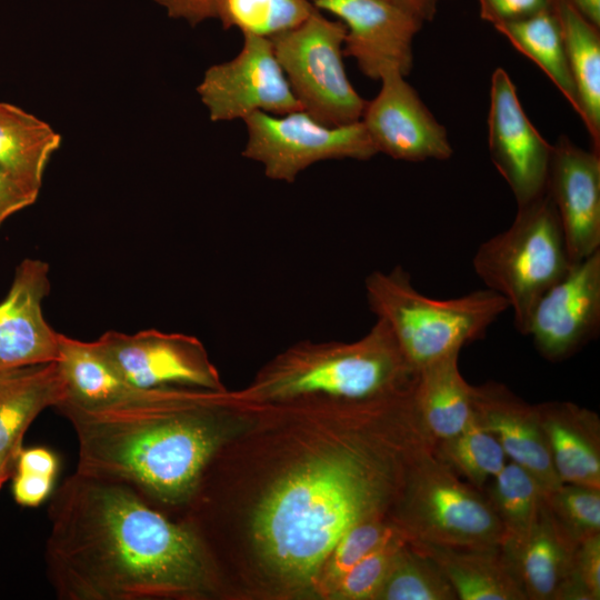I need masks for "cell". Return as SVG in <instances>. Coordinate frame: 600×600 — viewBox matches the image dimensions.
I'll use <instances>...</instances> for the list:
<instances>
[{"instance_id":"obj_1","label":"cell","mask_w":600,"mask_h":600,"mask_svg":"<svg viewBox=\"0 0 600 600\" xmlns=\"http://www.w3.org/2000/svg\"><path fill=\"white\" fill-rule=\"evenodd\" d=\"M48 580L61 600H149L201 593L207 553L182 523L129 486L76 470L50 496Z\"/></svg>"},{"instance_id":"obj_2","label":"cell","mask_w":600,"mask_h":600,"mask_svg":"<svg viewBox=\"0 0 600 600\" xmlns=\"http://www.w3.org/2000/svg\"><path fill=\"white\" fill-rule=\"evenodd\" d=\"M432 441L414 414L372 439H357L299 464L258 504L252 533L280 576L308 581L356 524L380 519L396 500L409 463Z\"/></svg>"},{"instance_id":"obj_3","label":"cell","mask_w":600,"mask_h":600,"mask_svg":"<svg viewBox=\"0 0 600 600\" xmlns=\"http://www.w3.org/2000/svg\"><path fill=\"white\" fill-rule=\"evenodd\" d=\"M218 390L132 388L96 409L59 404L78 442L76 470L119 481L166 514L189 502L221 436Z\"/></svg>"},{"instance_id":"obj_4","label":"cell","mask_w":600,"mask_h":600,"mask_svg":"<svg viewBox=\"0 0 600 600\" xmlns=\"http://www.w3.org/2000/svg\"><path fill=\"white\" fill-rule=\"evenodd\" d=\"M417 373L388 326L377 319L358 341L293 348L252 392L276 401L327 398L367 406L412 392Z\"/></svg>"},{"instance_id":"obj_5","label":"cell","mask_w":600,"mask_h":600,"mask_svg":"<svg viewBox=\"0 0 600 600\" xmlns=\"http://www.w3.org/2000/svg\"><path fill=\"white\" fill-rule=\"evenodd\" d=\"M364 290L370 310L388 326L416 371L480 340L509 309L501 296L487 288L452 299L430 298L413 287L400 266L371 272Z\"/></svg>"},{"instance_id":"obj_6","label":"cell","mask_w":600,"mask_h":600,"mask_svg":"<svg viewBox=\"0 0 600 600\" xmlns=\"http://www.w3.org/2000/svg\"><path fill=\"white\" fill-rule=\"evenodd\" d=\"M571 264L547 191L518 207L509 228L483 241L472 259L476 274L487 289L507 301L514 328L523 336L539 298L567 273Z\"/></svg>"},{"instance_id":"obj_7","label":"cell","mask_w":600,"mask_h":600,"mask_svg":"<svg viewBox=\"0 0 600 600\" xmlns=\"http://www.w3.org/2000/svg\"><path fill=\"white\" fill-rule=\"evenodd\" d=\"M392 523L408 540L448 547L500 546L504 531L486 494L459 478L432 452L409 463L394 500Z\"/></svg>"},{"instance_id":"obj_8","label":"cell","mask_w":600,"mask_h":600,"mask_svg":"<svg viewBox=\"0 0 600 600\" xmlns=\"http://www.w3.org/2000/svg\"><path fill=\"white\" fill-rule=\"evenodd\" d=\"M344 36L340 20L316 9L299 26L270 39L302 110L333 127L360 121L367 102L346 72Z\"/></svg>"},{"instance_id":"obj_9","label":"cell","mask_w":600,"mask_h":600,"mask_svg":"<svg viewBox=\"0 0 600 600\" xmlns=\"http://www.w3.org/2000/svg\"><path fill=\"white\" fill-rule=\"evenodd\" d=\"M242 121L248 136L242 157L260 163L266 177L276 181L292 183L320 161L368 160L378 153L361 121L333 127L304 110L286 114L257 111Z\"/></svg>"},{"instance_id":"obj_10","label":"cell","mask_w":600,"mask_h":600,"mask_svg":"<svg viewBox=\"0 0 600 600\" xmlns=\"http://www.w3.org/2000/svg\"><path fill=\"white\" fill-rule=\"evenodd\" d=\"M213 122L243 120L253 112L286 114L302 110L269 38L243 34L240 52L210 66L197 87Z\"/></svg>"},{"instance_id":"obj_11","label":"cell","mask_w":600,"mask_h":600,"mask_svg":"<svg viewBox=\"0 0 600 600\" xmlns=\"http://www.w3.org/2000/svg\"><path fill=\"white\" fill-rule=\"evenodd\" d=\"M92 346L116 373L139 389L219 390L218 376L194 337L156 329L107 331Z\"/></svg>"},{"instance_id":"obj_12","label":"cell","mask_w":600,"mask_h":600,"mask_svg":"<svg viewBox=\"0 0 600 600\" xmlns=\"http://www.w3.org/2000/svg\"><path fill=\"white\" fill-rule=\"evenodd\" d=\"M488 146L491 160L518 207L547 191L552 146L531 123L514 83L502 68H497L491 77Z\"/></svg>"},{"instance_id":"obj_13","label":"cell","mask_w":600,"mask_h":600,"mask_svg":"<svg viewBox=\"0 0 600 600\" xmlns=\"http://www.w3.org/2000/svg\"><path fill=\"white\" fill-rule=\"evenodd\" d=\"M600 329V250L571 264L534 304L526 336L539 353L563 360L598 336Z\"/></svg>"},{"instance_id":"obj_14","label":"cell","mask_w":600,"mask_h":600,"mask_svg":"<svg viewBox=\"0 0 600 600\" xmlns=\"http://www.w3.org/2000/svg\"><path fill=\"white\" fill-rule=\"evenodd\" d=\"M380 81L378 94L366 102L360 119L377 152L410 162L449 159L453 149L446 128L406 77L389 70Z\"/></svg>"},{"instance_id":"obj_15","label":"cell","mask_w":600,"mask_h":600,"mask_svg":"<svg viewBox=\"0 0 600 600\" xmlns=\"http://www.w3.org/2000/svg\"><path fill=\"white\" fill-rule=\"evenodd\" d=\"M313 6L346 27L343 56L359 70L380 80L389 70L407 77L413 66L412 42L422 22L390 0H313Z\"/></svg>"},{"instance_id":"obj_16","label":"cell","mask_w":600,"mask_h":600,"mask_svg":"<svg viewBox=\"0 0 600 600\" xmlns=\"http://www.w3.org/2000/svg\"><path fill=\"white\" fill-rule=\"evenodd\" d=\"M547 193L572 263L600 250V153L568 137L552 144Z\"/></svg>"},{"instance_id":"obj_17","label":"cell","mask_w":600,"mask_h":600,"mask_svg":"<svg viewBox=\"0 0 600 600\" xmlns=\"http://www.w3.org/2000/svg\"><path fill=\"white\" fill-rule=\"evenodd\" d=\"M49 264L26 258L0 302V371L59 360V337L44 318Z\"/></svg>"},{"instance_id":"obj_18","label":"cell","mask_w":600,"mask_h":600,"mask_svg":"<svg viewBox=\"0 0 600 600\" xmlns=\"http://www.w3.org/2000/svg\"><path fill=\"white\" fill-rule=\"evenodd\" d=\"M472 403L474 421L496 437L508 460L527 470L546 493L563 483L554 469L537 404H529L497 382L473 386Z\"/></svg>"},{"instance_id":"obj_19","label":"cell","mask_w":600,"mask_h":600,"mask_svg":"<svg viewBox=\"0 0 600 600\" xmlns=\"http://www.w3.org/2000/svg\"><path fill=\"white\" fill-rule=\"evenodd\" d=\"M499 547L527 600H557L576 544L556 523L546 501L524 534L504 538Z\"/></svg>"},{"instance_id":"obj_20","label":"cell","mask_w":600,"mask_h":600,"mask_svg":"<svg viewBox=\"0 0 600 600\" xmlns=\"http://www.w3.org/2000/svg\"><path fill=\"white\" fill-rule=\"evenodd\" d=\"M64 398L58 361L0 371V464L14 467L30 424Z\"/></svg>"},{"instance_id":"obj_21","label":"cell","mask_w":600,"mask_h":600,"mask_svg":"<svg viewBox=\"0 0 600 600\" xmlns=\"http://www.w3.org/2000/svg\"><path fill=\"white\" fill-rule=\"evenodd\" d=\"M537 408L560 480L600 489L598 414L569 401H548Z\"/></svg>"},{"instance_id":"obj_22","label":"cell","mask_w":600,"mask_h":600,"mask_svg":"<svg viewBox=\"0 0 600 600\" xmlns=\"http://www.w3.org/2000/svg\"><path fill=\"white\" fill-rule=\"evenodd\" d=\"M459 352L418 370L412 400L418 420L434 443L461 432L473 419L472 388L458 367Z\"/></svg>"},{"instance_id":"obj_23","label":"cell","mask_w":600,"mask_h":600,"mask_svg":"<svg viewBox=\"0 0 600 600\" xmlns=\"http://www.w3.org/2000/svg\"><path fill=\"white\" fill-rule=\"evenodd\" d=\"M441 568L460 600H527L500 547H448L409 540Z\"/></svg>"},{"instance_id":"obj_24","label":"cell","mask_w":600,"mask_h":600,"mask_svg":"<svg viewBox=\"0 0 600 600\" xmlns=\"http://www.w3.org/2000/svg\"><path fill=\"white\" fill-rule=\"evenodd\" d=\"M561 26L578 116L600 153V28L564 0H552Z\"/></svg>"},{"instance_id":"obj_25","label":"cell","mask_w":600,"mask_h":600,"mask_svg":"<svg viewBox=\"0 0 600 600\" xmlns=\"http://www.w3.org/2000/svg\"><path fill=\"white\" fill-rule=\"evenodd\" d=\"M61 136L46 121L21 108L0 102V167L34 193L59 149Z\"/></svg>"},{"instance_id":"obj_26","label":"cell","mask_w":600,"mask_h":600,"mask_svg":"<svg viewBox=\"0 0 600 600\" xmlns=\"http://www.w3.org/2000/svg\"><path fill=\"white\" fill-rule=\"evenodd\" d=\"M58 363L66 384V398L60 404L101 408L119 401L134 388L116 373L92 342L60 333Z\"/></svg>"},{"instance_id":"obj_27","label":"cell","mask_w":600,"mask_h":600,"mask_svg":"<svg viewBox=\"0 0 600 600\" xmlns=\"http://www.w3.org/2000/svg\"><path fill=\"white\" fill-rule=\"evenodd\" d=\"M494 29L547 74L578 113L563 34L553 8Z\"/></svg>"},{"instance_id":"obj_28","label":"cell","mask_w":600,"mask_h":600,"mask_svg":"<svg viewBox=\"0 0 600 600\" xmlns=\"http://www.w3.org/2000/svg\"><path fill=\"white\" fill-rule=\"evenodd\" d=\"M432 452L453 473L479 490H483L509 461L496 437L474 419L458 434L434 442Z\"/></svg>"},{"instance_id":"obj_29","label":"cell","mask_w":600,"mask_h":600,"mask_svg":"<svg viewBox=\"0 0 600 600\" xmlns=\"http://www.w3.org/2000/svg\"><path fill=\"white\" fill-rule=\"evenodd\" d=\"M482 491L502 524L503 539L520 537L532 527L546 494L527 470L510 460Z\"/></svg>"},{"instance_id":"obj_30","label":"cell","mask_w":600,"mask_h":600,"mask_svg":"<svg viewBox=\"0 0 600 600\" xmlns=\"http://www.w3.org/2000/svg\"><path fill=\"white\" fill-rule=\"evenodd\" d=\"M374 599L457 600L439 564L409 542L398 551Z\"/></svg>"},{"instance_id":"obj_31","label":"cell","mask_w":600,"mask_h":600,"mask_svg":"<svg viewBox=\"0 0 600 600\" xmlns=\"http://www.w3.org/2000/svg\"><path fill=\"white\" fill-rule=\"evenodd\" d=\"M317 8L309 0H217L223 29L273 38L302 23Z\"/></svg>"},{"instance_id":"obj_32","label":"cell","mask_w":600,"mask_h":600,"mask_svg":"<svg viewBox=\"0 0 600 600\" xmlns=\"http://www.w3.org/2000/svg\"><path fill=\"white\" fill-rule=\"evenodd\" d=\"M556 523L573 544L600 533V489L562 483L544 494Z\"/></svg>"},{"instance_id":"obj_33","label":"cell","mask_w":600,"mask_h":600,"mask_svg":"<svg viewBox=\"0 0 600 600\" xmlns=\"http://www.w3.org/2000/svg\"><path fill=\"white\" fill-rule=\"evenodd\" d=\"M407 541L401 532L353 564L334 583L337 596L354 600L374 599L396 554Z\"/></svg>"},{"instance_id":"obj_34","label":"cell","mask_w":600,"mask_h":600,"mask_svg":"<svg viewBox=\"0 0 600 600\" xmlns=\"http://www.w3.org/2000/svg\"><path fill=\"white\" fill-rule=\"evenodd\" d=\"M401 532L392 521L386 522L381 518L362 521L349 529L328 558L330 580L336 583L353 564Z\"/></svg>"},{"instance_id":"obj_35","label":"cell","mask_w":600,"mask_h":600,"mask_svg":"<svg viewBox=\"0 0 600 600\" xmlns=\"http://www.w3.org/2000/svg\"><path fill=\"white\" fill-rule=\"evenodd\" d=\"M600 599V533L579 542L557 600Z\"/></svg>"},{"instance_id":"obj_36","label":"cell","mask_w":600,"mask_h":600,"mask_svg":"<svg viewBox=\"0 0 600 600\" xmlns=\"http://www.w3.org/2000/svg\"><path fill=\"white\" fill-rule=\"evenodd\" d=\"M480 17L493 27L552 8V0H478Z\"/></svg>"},{"instance_id":"obj_37","label":"cell","mask_w":600,"mask_h":600,"mask_svg":"<svg viewBox=\"0 0 600 600\" xmlns=\"http://www.w3.org/2000/svg\"><path fill=\"white\" fill-rule=\"evenodd\" d=\"M56 477L34 471L13 470L12 494L22 507H38L53 492Z\"/></svg>"},{"instance_id":"obj_38","label":"cell","mask_w":600,"mask_h":600,"mask_svg":"<svg viewBox=\"0 0 600 600\" xmlns=\"http://www.w3.org/2000/svg\"><path fill=\"white\" fill-rule=\"evenodd\" d=\"M38 196L0 167V227L11 216L34 203Z\"/></svg>"},{"instance_id":"obj_39","label":"cell","mask_w":600,"mask_h":600,"mask_svg":"<svg viewBox=\"0 0 600 600\" xmlns=\"http://www.w3.org/2000/svg\"><path fill=\"white\" fill-rule=\"evenodd\" d=\"M166 9L173 19H183L197 26L207 19L216 18L217 0H152Z\"/></svg>"},{"instance_id":"obj_40","label":"cell","mask_w":600,"mask_h":600,"mask_svg":"<svg viewBox=\"0 0 600 600\" xmlns=\"http://www.w3.org/2000/svg\"><path fill=\"white\" fill-rule=\"evenodd\" d=\"M14 470L34 471L57 477L59 460L51 450L44 447L22 448L16 459Z\"/></svg>"},{"instance_id":"obj_41","label":"cell","mask_w":600,"mask_h":600,"mask_svg":"<svg viewBox=\"0 0 600 600\" xmlns=\"http://www.w3.org/2000/svg\"><path fill=\"white\" fill-rule=\"evenodd\" d=\"M420 22L431 21L441 0H390Z\"/></svg>"},{"instance_id":"obj_42","label":"cell","mask_w":600,"mask_h":600,"mask_svg":"<svg viewBox=\"0 0 600 600\" xmlns=\"http://www.w3.org/2000/svg\"><path fill=\"white\" fill-rule=\"evenodd\" d=\"M600 28V0H564Z\"/></svg>"},{"instance_id":"obj_43","label":"cell","mask_w":600,"mask_h":600,"mask_svg":"<svg viewBox=\"0 0 600 600\" xmlns=\"http://www.w3.org/2000/svg\"><path fill=\"white\" fill-rule=\"evenodd\" d=\"M14 467L0 464V488L13 473Z\"/></svg>"}]
</instances>
